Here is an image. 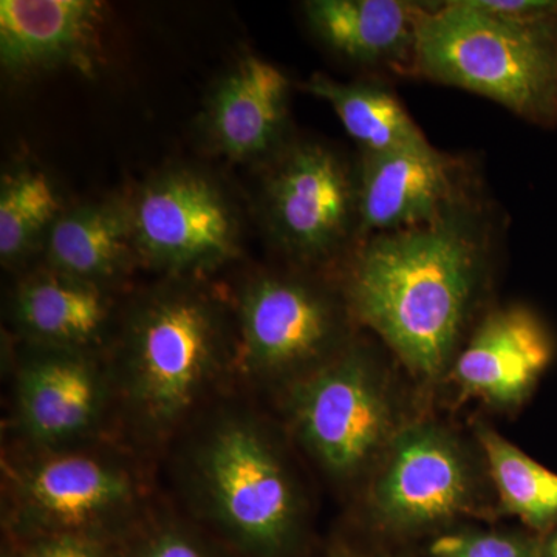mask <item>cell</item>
<instances>
[{
	"label": "cell",
	"mask_w": 557,
	"mask_h": 557,
	"mask_svg": "<svg viewBox=\"0 0 557 557\" xmlns=\"http://www.w3.org/2000/svg\"><path fill=\"white\" fill-rule=\"evenodd\" d=\"M197 277H171L135 300L124 319L113 394L132 431L168 438L236 364V322Z\"/></svg>",
	"instance_id": "obj_2"
},
{
	"label": "cell",
	"mask_w": 557,
	"mask_h": 557,
	"mask_svg": "<svg viewBox=\"0 0 557 557\" xmlns=\"http://www.w3.org/2000/svg\"><path fill=\"white\" fill-rule=\"evenodd\" d=\"M197 507L233 547L278 557L298 537L302 496L287 458L267 428L242 412L209 423L190 449Z\"/></svg>",
	"instance_id": "obj_3"
},
{
	"label": "cell",
	"mask_w": 557,
	"mask_h": 557,
	"mask_svg": "<svg viewBox=\"0 0 557 557\" xmlns=\"http://www.w3.org/2000/svg\"><path fill=\"white\" fill-rule=\"evenodd\" d=\"M234 322L236 366L252 379L289 384L343 350L339 304L306 277L262 273L249 278Z\"/></svg>",
	"instance_id": "obj_7"
},
{
	"label": "cell",
	"mask_w": 557,
	"mask_h": 557,
	"mask_svg": "<svg viewBox=\"0 0 557 557\" xmlns=\"http://www.w3.org/2000/svg\"><path fill=\"white\" fill-rule=\"evenodd\" d=\"M106 5L97 0H2L0 64L11 76L94 69Z\"/></svg>",
	"instance_id": "obj_14"
},
{
	"label": "cell",
	"mask_w": 557,
	"mask_h": 557,
	"mask_svg": "<svg viewBox=\"0 0 557 557\" xmlns=\"http://www.w3.org/2000/svg\"><path fill=\"white\" fill-rule=\"evenodd\" d=\"M123 541L61 534L25 541L20 557H123Z\"/></svg>",
	"instance_id": "obj_24"
},
{
	"label": "cell",
	"mask_w": 557,
	"mask_h": 557,
	"mask_svg": "<svg viewBox=\"0 0 557 557\" xmlns=\"http://www.w3.org/2000/svg\"><path fill=\"white\" fill-rule=\"evenodd\" d=\"M469 5L494 20L519 27H555L557 2L555 0H468Z\"/></svg>",
	"instance_id": "obj_25"
},
{
	"label": "cell",
	"mask_w": 557,
	"mask_h": 557,
	"mask_svg": "<svg viewBox=\"0 0 557 557\" xmlns=\"http://www.w3.org/2000/svg\"><path fill=\"white\" fill-rule=\"evenodd\" d=\"M498 504L536 533L557 528V474L485 423L475 426Z\"/></svg>",
	"instance_id": "obj_20"
},
{
	"label": "cell",
	"mask_w": 557,
	"mask_h": 557,
	"mask_svg": "<svg viewBox=\"0 0 557 557\" xmlns=\"http://www.w3.org/2000/svg\"><path fill=\"white\" fill-rule=\"evenodd\" d=\"M412 69L539 123L557 120V25L519 27L468 0L424 9Z\"/></svg>",
	"instance_id": "obj_4"
},
{
	"label": "cell",
	"mask_w": 557,
	"mask_h": 557,
	"mask_svg": "<svg viewBox=\"0 0 557 557\" xmlns=\"http://www.w3.org/2000/svg\"><path fill=\"white\" fill-rule=\"evenodd\" d=\"M2 557H20V555H17V552H14V549H3V553H2Z\"/></svg>",
	"instance_id": "obj_28"
},
{
	"label": "cell",
	"mask_w": 557,
	"mask_h": 557,
	"mask_svg": "<svg viewBox=\"0 0 557 557\" xmlns=\"http://www.w3.org/2000/svg\"><path fill=\"white\" fill-rule=\"evenodd\" d=\"M44 245L50 269L108 288L139 260L129 207L119 201L64 209Z\"/></svg>",
	"instance_id": "obj_18"
},
{
	"label": "cell",
	"mask_w": 557,
	"mask_h": 557,
	"mask_svg": "<svg viewBox=\"0 0 557 557\" xmlns=\"http://www.w3.org/2000/svg\"><path fill=\"white\" fill-rule=\"evenodd\" d=\"M369 507L381 527L397 533L443 525L480 507L478 468L449 429L406 424L381 458Z\"/></svg>",
	"instance_id": "obj_9"
},
{
	"label": "cell",
	"mask_w": 557,
	"mask_h": 557,
	"mask_svg": "<svg viewBox=\"0 0 557 557\" xmlns=\"http://www.w3.org/2000/svg\"><path fill=\"white\" fill-rule=\"evenodd\" d=\"M333 557H384V556L359 555V553L339 552V553H336V555Z\"/></svg>",
	"instance_id": "obj_27"
},
{
	"label": "cell",
	"mask_w": 557,
	"mask_h": 557,
	"mask_svg": "<svg viewBox=\"0 0 557 557\" xmlns=\"http://www.w3.org/2000/svg\"><path fill=\"white\" fill-rule=\"evenodd\" d=\"M113 395L112 372L94 351L30 346L14 383L17 429L28 448L84 445Z\"/></svg>",
	"instance_id": "obj_11"
},
{
	"label": "cell",
	"mask_w": 557,
	"mask_h": 557,
	"mask_svg": "<svg viewBox=\"0 0 557 557\" xmlns=\"http://www.w3.org/2000/svg\"><path fill=\"white\" fill-rule=\"evenodd\" d=\"M262 212L271 239L288 258L327 260L358 230L357 171L319 143L285 149L265 178Z\"/></svg>",
	"instance_id": "obj_10"
},
{
	"label": "cell",
	"mask_w": 557,
	"mask_h": 557,
	"mask_svg": "<svg viewBox=\"0 0 557 557\" xmlns=\"http://www.w3.org/2000/svg\"><path fill=\"white\" fill-rule=\"evenodd\" d=\"M485 270V237L458 205L426 225L369 236L351 260L346 304L413 376L434 381L457 357Z\"/></svg>",
	"instance_id": "obj_1"
},
{
	"label": "cell",
	"mask_w": 557,
	"mask_h": 557,
	"mask_svg": "<svg viewBox=\"0 0 557 557\" xmlns=\"http://www.w3.org/2000/svg\"><path fill=\"white\" fill-rule=\"evenodd\" d=\"M127 541L123 557H220L205 537L180 522L152 523Z\"/></svg>",
	"instance_id": "obj_23"
},
{
	"label": "cell",
	"mask_w": 557,
	"mask_h": 557,
	"mask_svg": "<svg viewBox=\"0 0 557 557\" xmlns=\"http://www.w3.org/2000/svg\"><path fill=\"white\" fill-rule=\"evenodd\" d=\"M127 207L139 260L170 277H199L239 255L236 209L205 172H160Z\"/></svg>",
	"instance_id": "obj_8"
},
{
	"label": "cell",
	"mask_w": 557,
	"mask_h": 557,
	"mask_svg": "<svg viewBox=\"0 0 557 557\" xmlns=\"http://www.w3.org/2000/svg\"><path fill=\"white\" fill-rule=\"evenodd\" d=\"M539 557H557V528L541 537Z\"/></svg>",
	"instance_id": "obj_26"
},
{
	"label": "cell",
	"mask_w": 557,
	"mask_h": 557,
	"mask_svg": "<svg viewBox=\"0 0 557 557\" xmlns=\"http://www.w3.org/2000/svg\"><path fill=\"white\" fill-rule=\"evenodd\" d=\"M285 403L304 448L336 479L355 478L383 457L401 428L379 369L354 347L289 383Z\"/></svg>",
	"instance_id": "obj_6"
},
{
	"label": "cell",
	"mask_w": 557,
	"mask_h": 557,
	"mask_svg": "<svg viewBox=\"0 0 557 557\" xmlns=\"http://www.w3.org/2000/svg\"><path fill=\"white\" fill-rule=\"evenodd\" d=\"M553 358L555 341L544 322L525 307H504L480 322L450 375L461 397L516 409L531 397Z\"/></svg>",
	"instance_id": "obj_12"
},
{
	"label": "cell",
	"mask_w": 557,
	"mask_h": 557,
	"mask_svg": "<svg viewBox=\"0 0 557 557\" xmlns=\"http://www.w3.org/2000/svg\"><path fill=\"white\" fill-rule=\"evenodd\" d=\"M306 90L335 110L344 129L362 153H384L426 141L394 94L375 84H344L311 76Z\"/></svg>",
	"instance_id": "obj_19"
},
{
	"label": "cell",
	"mask_w": 557,
	"mask_h": 557,
	"mask_svg": "<svg viewBox=\"0 0 557 557\" xmlns=\"http://www.w3.org/2000/svg\"><path fill=\"white\" fill-rule=\"evenodd\" d=\"M28 449L3 467L7 519L17 537H127L143 485L123 457L87 443Z\"/></svg>",
	"instance_id": "obj_5"
},
{
	"label": "cell",
	"mask_w": 557,
	"mask_h": 557,
	"mask_svg": "<svg viewBox=\"0 0 557 557\" xmlns=\"http://www.w3.org/2000/svg\"><path fill=\"white\" fill-rule=\"evenodd\" d=\"M289 79L258 57L240 58L207 102L205 129L226 159L251 163L277 152L288 121Z\"/></svg>",
	"instance_id": "obj_15"
},
{
	"label": "cell",
	"mask_w": 557,
	"mask_h": 557,
	"mask_svg": "<svg viewBox=\"0 0 557 557\" xmlns=\"http://www.w3.org/2000/svg\"><path fill=\"white\" fill-rule=\"evenodd\" d=\"M541 537L493 530H467L438 537L429 557H539Z\"/></svg>",
	"instance_id": "obj_22"
},
{
	"label": "cell",
	"mask_w": 557,
	"mask_h": 557,
	"mask_svg": "<svg viewBox=\"0 0 557 557\" xmlns=\"http://www.w3.org/2000/svg\"><path fill=\"white\" fill-rule=\"evenodd\" d=\"M357 189L358 231L369 236L426 225L460 205L456 163L428 139L362 153Z\"/></svg>",
	"instance_id": "obj_13"
},
{
	"label": "cell",
	"mask_w": 557,
	"mask_h": 557,
	"mask_svg": "<svg viewBox=\"0 0 557 557\" xmlns=\"http://www.w3.org/2000/svg\"><path fill=\"white\" fill-rule=\"evenodd\" d=\"M424 7L401 0H310V30L330 50L358 64L412 69Z\"/></svg>",
	"instance_id": "obj_17"
},
{
	"label": "cell",
	"mask_w": 557,
	"mask_h": 557,
	"mask_svg": "<svg viewBox=\"0 0 557 557\" xmlns=\"http://www.w3.org/2000/svg\"><path fill=\"white\" fill-rule=\"evenodd\" d=\"M11 319L28 346L97 354L112 329L113 300L108 287L47 267L17 284Z\"/></svg>",
	"instance_id": "obj_16"
},
{
	"label": "cell",
	"mask_w": 557,
	"mask_h": 557,
	"mask_svg": "<svg viewBox=\"0 0 557 557\" xmlns=\"http://www.w3.org/2000/svg\"><path fill=\"white\" fill-rule=\"evenodd\" d=\"M60 196L46 174L24 168L3 175L0 183V260L17 265L46 244L61 212Z\"/></svg>",
	"instance_id": "obj_21"
}]
</instances>
